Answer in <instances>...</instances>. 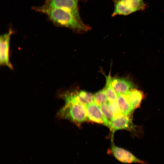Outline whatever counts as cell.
Wrapping results in <instances>:
<instances>
[{
    "instance_id": "1",
    "label": "cell",
    "mask_w": 164,
    "mask_h": 164,
    "mask_svg": "<svg viewBox=\"0 0 164 164\" xmlns=\"http://www.w3.org/2000/svg\"><path fill=\"white\" fill-rule=\"evenodd\" d=\"M61 98L64 100L65 104L57 112V118L68 120L77 125L87 120L85 107L78 102L75 94L67 93Z\"/></svg>"
},
{
    "instance_id": "2",
    "label": "cell",
    "mask_w": 164,
    "mask_h": 164,
    "mask_svg": "<svg viewBox=\"0 0 164 164\" xmlns=\"http://www.w3.org/2000/svg\"><path fill=\"white\" fill-rule=\"evenodd\" d=\"M36 11L46 15L51 20L58 25L78 32L86 31L88 27L80 22L71 13L59 8H46L41 6L36 7Z\"/></svg>"
},
{
    "instance_id": "3",
    "label": "cell",
    "mask_w": 164,
    "mask_h": 164,
    "mask_svg": "<svg viewBox=\"0 0 164 164\" xmlns=\"http://www.w3.org/2000/svg\"><path fill=\"white\" fill-rule=\"evenodd\" d=\"M114 11L112 16L117 15H126L144 10L146 5L143 0H113Z\"/></svg>"
},
{
    "instance_id": "4",
    "label": "cell",
    "mask_w": 164,
    "mask_h": 164,
    "mask_svg": "<svg viewBox=\"0 0 164 164\" xmlns=\"http://www.w3.org/2000/svg\"><path fill=\"white\" fill-rule=\"evenodd\" d=\"M78 0H46L42 5L46 8H59L67 10L71 13L80 22L82 21L79 13Z\"/></svg>"
},
{
    "instance_id": "5",
    "label": "cell",
    "mask_w": 164,
    "mask_h": 164,
    "mask_svg": "<svg viewBox=\"0 0 164 164\" xmlns=\"http://www.w3.org/2000/svg\"><path fill=\"white\" fill-rule=\"evenodd\" d=\"M112 143L111 149L108 151V153L119 162L124 163L148 164V162L138 158L129 151L116 146L113 142Z\"/></svg>"
},
{
    "instance_id": "6",
    "label": "cell",
    "mask_w": 164,
    "mask_h": 164,
    "mask_svg": "<svg viewBox=\"0 0 164 164\" xmlns=\"http://www.w3.org/2000/svg\"><path fill=\"white\" fill-rule=\"evenodd\" d=\"M12 31L10 29L9 32L0 36V64L6 66L11 69L13 67L9 60V50L10 41Z\"/></svg>"
},
{
    "instance_id": "7",
    "label": "cell",
    "mask_w": 164,
    "mask_h": 164,
    "mask_svg": "<svg viewBox=\"0 0 164 164\" xmlns=\"http://www.w3.org/2000/svg\"><path fill=\"white\" fill-rule=\"evenodd\" d=\"M85 107L88 120L109 127L110 122L105 117L99 106L95 103L89 104Z\"/></svg>"
},
{
    "instance_id": "8",
    "label": "cell",
    "mask_w": 164,
    "mask_h": 164,
    "mask_svg": "<svg viewBox=\"0 0 164 164\" xmlns=\"http://www.w3.org/2000/svg\"><path fill=\"white\" fill-rule=\"evenodd\" d=\"M132 117L123 114L114 118L110 122L109 127L112 134L116 130L121 129L135 131L137 127L133 124Z\"/></svg>"
},
{
    "instance_id": "9",
    "label": "cell",
    "mask_w": 164,
    "mask_h": 164,
    "mask_svg": "<svg viewBox=\"0 0 164 164\" xmlns=\"http://www.w3.org/2000/svg\"><path fill=\"white\" fill-rule=\"evenodd\" d=\"M111 83L117 94H125L136 87L132 81L127 77L112 78Z\"/></svg>"
},
{
    "instance_id": "10",
    "label": "cell",
    "mask_w": 164,
    "mask_h": 164,
    "mask_svg": "<svg viewBox=\"0 0 164 164\" xmlns=\"http://www.w3.org/2000/svg\"><path fill=\"white\" fill-rule=\"evenodd\" d=\"M125 94L133 110L141 107L142 101L145 97L143 92L135 88Z\"/></svg>"
},
{
    "instance_id": "11",
    "label": "cell",
    "mask_w": 164,
    "mask_h": 164,
    "mask_svg": "<svg viewBox=\"0 0 164 164\" xmlns=\"http://www.w3.org/2000/svg\"><path fill=\"white\" fill-rule=\"evenodd\" d=\"M117 102L122 114L131 116L134 110L132 108L125 94H117Z\"/></svg>"
},
{
    "instance_id": "12",
    "label": "cell",
    "mask_w": 164,
    "mask_h": 164,
    "mask_svg": "<svg viewBox=\"0 0 164 164\" xmlns=\"http://www.w3.org/2000/svg\"><path fill=\"white\" fill-rule=\"evenodd\" d=\"M106 78V84L104 88L105 93L109 102L117 101V94L111 84V72L110 71L108 76L105 75Z\"/></svg>"
},
{
    "instance_id": "13",
    "label": "cell",
    "mask_w": 164,
    "mask_h": 164,
    "mask_svg": "<svg viewBox=\"0 0 164 164\" xmlns=\"http://www.w3.org/2000/svg\"><path fill=\"white\" fill-rule=\"evenodd\" d=\"M77 98L78 102L84 106L94 102V95L84 91L77 92Z\"/></svg>"
},
{
    "instance_id": "14",
    "label": "cell",
    "mask_w": 164,
    "mask_h": 164,
    "mask_svg": "<svg viewBox=\"0 0 164 164\" xmlns=\"http://www.w3.org/2000/svg\"><path fill=\"white\" fill-rule=\"evenodd\" d=\"M103 114L110 122L114 118V114L109 102L104 103L99 106Z\"/></svg>"
},
{
    "instance_id": "15",
    "label": "cell",
    "mask_w": 164,
    "mask_h": 164,
    "mask_svg": "<svg viewBox=\"0 0 164 164\" xmlns=\"http://www.w3.org/2000/svg\"><path fill=\"white\" fill-rule=\"evenodd\" d=\"M94 102L99 106L101 105L109 102L104 88L101 90L94 95Z\"/></svg>"
}]
</instances>
